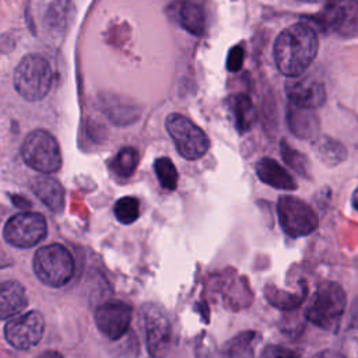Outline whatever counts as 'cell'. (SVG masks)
<instances>
[{
  "mask_svg": "<svg viewBox=\"0 0 358 358\" xmlns=\"http://www.w3.org/2000/svg\"><path fill=\"white\" fill-rule=\"evenodd\" d=\"M319 41L315 29L306 22L287 27L277 36L273 56L277 69L287 77L301 76L315 60Z\"/></svg>",
  "mask_w": 358,
  "mask_h": 358,
  "instance_id": "cell-1",
  "label": "cell"
},
{
  "mask_svg": "<svg viewBox=\"0 0 358 358\" xmlns=\"http://www.w3.org/2000/svg\"><path fill=\"white\" fill-rule=\"evenodd\" d=\"M347 295L343 287L333 281L322 282L310 298L305 317L322 330H337L345 312Z\"/></svg>",
  "mask_w": 358,
  "mask_h": 358,
  "instance_id": "cell-2",
  "label": "cell"
},
{
  "mask_svg": "<svg viewBox=\"0 0 358 358\" xmlns=\"http://www.w3.org/2000/svg\"><path fill=\"white\" fill-rule=\"evenodd\" d=\"M53 70L41 55L31 53L21 59L14 70V88L27 101L43 99L50 91Z\"/></svg>",
  "mask_w": 358,
  "mask_h": 358,
  "instance_id": "cell-3",
  "label": "cell"
},
{
  "mask_svg": "<svg viewBox=\"0 0 358 358\" xmlns=\"http://www.w3.org/2000/svg\"><path fill=\"white\" fill-rule=\"evenodd\" d=\"M32 266L38 280L55 288L66 285L74 274L73 256L59 243L39 248L34 256Z\"/></svg>",
  "mask_w": 358,
  "mask_h": 358,
  "instance_id": "cell-4",
  "label": "cell"
},
{
  "mask_svg": "<svg viewBox=\"0 0 358 358\" xmlns=\"http://www.w3.org/2000/svg\"><path fill=\"white\" fill-rule=\"evenodd\" d=\"M21 155L28 166L41 173H53L62 166V152L57 140L46 130L31 131L21 147Z\"/></svg>",
  "mask_w": 358,
  "mask_h": 358,
  "instance_id": "cell-5",
  "label": "cell"
},
{
  "mask_svg": "<svg viewBox=\"0 0 358 358\" xmlns=\"http://www.w3.org/2000/svg\"><path fill=\"white\" fill-rule=\"evenodd\" d=\"M165 127L178 152L186 159H199L210 148L207 134L189 117L180 113H171L165 120Z\"/></svg>",
  "mask_w": 358,
  "mask_h": 358,
  "instance_id": "cell-6",
  "label": "cell"
},
{
  "mask_svg": "<svg viewBox=\"0 0 358 358\" xmlns=\"http://www.w3.org/2000/svg\"><path fill=\"white\" fill-rule=\"evenodd\" d=\"M277 215L282 231L291 238L306 236L319 225L315 210L294 196H281L277 200Z\"/></svg>",
  "mask_w": 358,
  "mask_h": 358,
  "instance_id": "cell-7",
  "label": "cell"
},
{
  "mask_svg": "<svg viewBox=\"0 0 358 358\" xmlns=\"http://www.w3.org/2000/svg\"><path fill=\"white\" fill-rule=\"evenodd\" d=\"M48 234V224L39 213H20L13 215L4 225L3 236L7 243L28 249L38 245Z\"/></svg>",
  "mask_w": 358,
  "mask_h": 358,
  "instance_id": "cell-8",
  "label": "cell"
},
{
  "mask_svg": "<svg viewBox=\"0 0 358 358\" xmlns=\"http://www.w3.org/2000/svg\"><path fill=\"white\" fill-rule=\"evenodd\" d=\"M141 323L148 352L161 358L166 354L172 340V326L165 310L158 305L145 303L141 308Z\"/></svg>",
  "mask_w": 358,
  "mask_h": 358,
  "instance_id": "cell-9",
  "label": "cell"
},
{
  "mask_svg": "<svg viewBox=\"0 0 358 358\" xmlns=\"http://www.w3.org/2000/svg\"><path fill=\"white\" fill-rule=\"evenodd\" d=\"M43 330L45 320L42 313L31 310L8 320L4 327V337L14 348L28 350L41 341Z\"/></svg>",
  "mask_w": 358,
  "mask_h": 358,
  "instance_id": "cell-10",
  "label": "cell"
},
{
  "mask_svg": "<svg viewBox=\"0 0 358 358\" xmlns=\"http://www.w3.org/2000/svg\"><path fill=\"white\" fill-rule=\"evenodd\" d=\"M95 324L109 340H119L126 334L131 322V308L122 301L101 303L94 312Z\"/></svg>",
  "mask_w": 358,
  "mask_h": 358,
  "instance_id": "cell-11",
  "label": "cell"
},
{
  "mask_svg": "<svg viewBox=\"0 0 358 358\" xmlns=\"http://www.w3.org/2000/svg\"><path fill=\"white\" fill-rule=\"evenodd\" d=\"M285 95L295 106L315 109L324 103L326 87L312 76L289 77L285 81Z\"/></svg>",
  "mask_w": 358,
  "mask_h": 358,
  "instance_id": "cell-12",
  "label": "cell"
},
{
  "mask_svg": "<svg viewBox=\"0 0 358 358\" xmlns=\"http://www.w3.org/2000/svg\"><path fill=\"white\" fill-rule=\"evenodd\" d=\"M74 15V4L71 0H55L49 4L43 15V32L55 42H59L69 31Z\"/></svg>",
  "mask_w": 358,
  "mask_h": 358,
  "instance_id": "cell-13",
  "label": "cell"
},
{
  "mask_svg": "<svg viewBox=\"0 0 358 358\" xmlns=\"http://www.w3.org/2000/svg\"><path fill=\"white\" fill-rule=\"evenodd\" d=\"M101 106L109 120L115 124H130L140 116L138 106L130 99H126L117 94H102Z\"/></svg>",
  "mask_w": 358,
  "mask_h": 358,
  "instance_id": "cell-14",
  "label": "cell"
},
{
  "mask_svg": "<svg viewBox=\"0 0 358 358\" xmlns=\"http://www.w3.org/2000/svg\"><path fill=\"white\" fill-rule=\"evenodd\" d=\"M31 189L35 196L52 211L59 213L64 206V187L50 175H38L31 182Z\"/></svg>",
  "mask_w": 358,
  "mask_h": 358,
  "instance_id": "cell-15",
  "label": "cell"
},
{
  "mask_svg": "<svg viewBox=\"0 0 358 358\" xmlns=\"http://www.w3.org/2000/svg\"><path fill=\"white\" fill-rule=\"evenodd\" d=\"M287 124L289 130L299 138H316L320 122L313 109H306L295 105H289L287 108Z\"/></svg>",
  "mask_w": 358,
  "mask_h": 358,
  "instance_id": "cell-16",
  "label": "cell"
},
{
  "mask_svg": "<svg viewBox=\"0 0 358 358\" xmlns=\"http://www.w3.org/2000/svg\"><path fill=\"white\" fill-rule=\"evenodd\" d=\"M256 175L263 183L280 190H295L298 187L295 179L275 159L268 157L257 161Z\"/></svg>",
  "mask_w": 358,
  "mask_h": 358,
  "instance_id": "cell-17",
  "label": "cell"
},
{
  "mask_svg": "<svg viewBox=\"0 0 358 358\" xmlns=\"http://www.w3.org/2000/svg\"><path fill=\"white\" fill-rule=\"evenodd\" d=\"M25 288L14 280L0 282V319L17 316L27 306Z\"/></svg>",
  "mask_w": 358,
  "mask_h": 358,
  "instance_id": "cell-18",
  "label": "cell"
},
{
  "mask_svg": "<svg viewBox=\"0 0 358 358\" xmlns=\"http://www.w3.org/2000/svg\"><path fill=\"white\" fill-rule=\"evenodd\" d=\"M257 340L259 334L256 331H242L224 344L220 352L221 358H256L255 347Z\"/></svg>",
  "mask_w": 358,
  "mask_h": 358,
  "instance_id": "cell-19",
  "label": "cell"
},
{
  "mask_svg": "<svg viewBox=\"0 0 358 358\" xmlns=\"http://www.w3.org/2000/svg\"><path fill=\"white\" fill-rule=\"evenodd\" d=\"M229 106H231L238 131L245 133L250 130V127L255 124L257 117L252 99L246 94H236L231 96Z\"/></svg>",
  "mask_w": 358,
  "mask_h": 358,
  "instance_id": "cell-20",
  "label": "cell"
},
{
  "mask_svg": "<svg viewBox=\"0 0 358 358\" xmlns=\"http://www.w3.org/2000/svg\"><path fill=\"white\" fill-rule=\"evenodd\" d=\"M308 295V288L305 284L301 285L299 291L296 292H289V291H284L280 288H275L274 285H266L264 287V296L267 299V302L278 309H284V310H292L296 309L299 305H302V302L305 301Z\"/></svg>",
  "mask_w": 358,
  "mask_h": 358,
  "instance_id": "cell-21",
  "label": "cell"
},
{
  "mask_svg": "<svg viewBox=\"0 0 358 358\" xmlns=\"http://www.w3.org/2000/svg\"><path fill=\"white\" fill-rule=\"evenodd\" d=\"M312 148L316 154V157L326 165H330V166H334V165H338L341 164L345 158H347V150L345 147L329 137V136H320V137H316L313 140V144H312Z\"/></svg>",
  "mask_w": 358,
  "mask_h": 358,
  "instance_id": "cell-22",
  "label": "cell"
},
{
  "mask_svg": "<svg viewBox=\"0 0 358 358\" xmlns=\"http://www.w3.org/2000/svg\"><path fill=\"white\" fill-rule=\"evenodd\" d=\"M180 25L192 35H203L206 31V18L201 7L193 1H182L178 8Z\"/></svg>",
  "mask_w": 358,
  "mask_h": 358,
  "instance_id": "cell-23",
  "label": "cell"
},
{
  "mask_svg": "<svg viewBox=\"0 0 358 358\" xmlns=\"http://www.w3.org/2000/svg\"><path fill=\"white\" fill-rule=\"evenodd\" d=\"M137 165H138V152L133 147H123L110 161L112 172L120 178L131 176Z\"/></svg>",
  "mask_w": 358,
  "mask_h": 358,
  "instance_id": "cell-24",
  "label": "cell"
},
{
  "mask_svg": "<svg viewBox=\"0 0 358 358\" xmlns=\"http://www.w3.org/2000/svg\"><path fill=\"white\" fill-rule=\"evenodd\" d=\"M280 151H281V157L284 159V162L292 168L296 173L305 176V178H310V168H309V161L306 158L305 154L299 152L298 150L292 148L291 145H288L284 140L280 143Z\"/></svg>",
  "mask_w": 358,
  "mask_h": 358,
  "instance_id": "cell-25",
  "label": "cell"
},
{
  "mask_svg": "<svg viewBox=\"0 0 358 358\" xmlns=\"http://www.w3.org/2000/svg\"><path fill=\"white\" fill-rule=\"evenodd\" d=\"M154 171L159 185L166 190H173L178 185V171L171 158L159 157L154 162Z\"/></svg>",
  "mask_w": 358,
  "mask_h": 358,
  "instance_id": "cell-26",
  "label": "cell"
},
{
  "mask_svg": "<svg viewBox=\"0 0 358 358\" xmlns=\"http://www.w3.org/2000/svg\"><path fill=\"white\" fill-rule=\"evenodd\" d=\"M113 213L119 222L126 225L131 224L138 218V214H140L138 200L131 196H124L115 203Z\"/></svg>",
  "mask_w": 358,
  "mask_h": 358,
  "instance_id": "cell-27",
  "label": "cell"
},
{
  "mask_svg": "<svg viewBox=\"0 0 358 358\" xmlns=\"http://www.w3.org/2000/svg\"><path fill=\"white\" fill-rule=\"evenodd\" d=\"M344 8L340 6H326V8L315 17V20L317 21L319 27L322 29H330L334 28L336 25L341 24V21L344 20Z\"/></svg>",
  "mask_w": 358,
  "mask_h": 358,
  "instance_id": "cell-28",
  "label": "cell"
},
{
  "mask_svg": "<svg viewBox=\"0 0 358 358\" xmlns=\"http://www.w3.org/2000/svg\"><path fill=\"white\" fill-rule=\"evenodd\" d=\"M194 358H221V354H218L213 340L207 334H203L196 343Z\"/></svg>",
  "mask_w": 358,
  "mask_h": 358,
  "instance_id": "cell-29",
  "label": "cell"
},
{
  "mask_svg": "<svg viewBox=\"0 0 358 358\" xmlns=\"http://www.w3.org/2000/svg\"><path fill=\"white\" fill-rule=\"evenodd\" d=\"M260 358H299L298 354L287 347L270 344L263 348Z\"/></svg>",
  "mask_w": 358,
  "mask_h": 358,
  "instance_id": "cell-30",
  "label": "cell"
},
{
  "mask_svg": "<svg viewBox=\"0 0 358 358\" xmlns=\"http://www.w3.org/2000/svg\"><path fill=\"white\" fill-rule=\"evenodd\" d=\"M245 62V49L239 45L231 48L227 57V69L229 71H238L242 69Z\"/></svg>",
  "mask_w": 358,
  "mask_h": 358,
  "instance_id": "cell-31",
  "label": "cell"
},
{
  "mask_svg": "<svg viewBox=\"0 0 358 358\" xmlns=\"http://www.w3.org/2000/svg\"><path fill=\"white\" fill-rule=\"evenodd\" d=\"M312 358H345L341 352L334 351V350H323L315 354Z\"/></svg>",
  "mask_w": 358,
  "mask_h": 358,
  "instance_id": "cell-32",
  "label": "cell"
},
{
  "mask_svg": "<svg viewBox=\"0 0 358 358\" xmlns=\"http://www.w3.org/2000/svg\"><path fill=\"white\" fill-rule=\"evenodd\" d=\"M11 199H13V201H14V204H15V206H17V207H20V208H27V207H28V206H29V204H31V203H29V201H28V200H25V199H22V197H21V196H17V197H15V196H13V197H11Z\"/></svg>",
  "mask_w": 358,
  "mask_h": 358,
  "instance_id": "cell-33",
  "label": "cell"
},
{
  "mask_svg": "<svg viewBox=\"0 0 358 358\" xmlns=\"http://www.w3.org/2000/svg\"><path fill=\"white\" fill-rule=\"evenodd\" d=\"M351 320H352V324L358 326V299L354 302V306H352V316H351Z\"/></svg>",
  "mask_w": 358,
  "mask_h": 358,
  "instance_id": "cell-34",
  "label": "cell"
},
{
  "mask_svg": "<svg viewBox=\"0 0 358 358\" xmlns=\"http://www.w3.org/2000/svg\"><path fill=\"white\" fill-rule=\"evenodd\" d=\"M39 358H63V357L57 351H45Z\"/></svg>",
  "mask_w": 358,
  "mask_h": 358,
  "instance_id": "cell-35",
  "label": "cell"
},
{
  "mask_svg": "<svg viewBox=\"0 0 358 358\" xmlns=\"http://www.w3.org/2000/svg\"><path fill=\"white\" fill-rule=\"evenodd\" d=\"M351 203H352V207L358 211V187L355 189L354 194H352V199H351Z\"/></svg>",
  "mask_w": 358,
  "mask_h": 358,
  "instance_id": "cell-36",
  "label": "cell"
},
{
  "mask_svg": "<svg viewBox=\"0 0 358 358\" xmlns=\"http://www.w3.org/2000/svg\"><path fill=\"white\" fill-rule=\"evenodd\" d=\"M343 0H327V6H340Z\"/></svg>",
  "mask_w": 358,
  "mask_h": 358,
  "instance_id": "cell-37",
  "label": "cell"
},
{
  "mask_svg": "<svg viewBox=\"0 0 358 358\" xmlns=\"http://www.w3.org/2000/svg\"><path fill=\"white\" fill-rule=\"evenodd\" d=\"M301 1H305V3H319L322 0H301Z\"/></svg>",
  "mask_w": 358,
  "mask_h": 358,
  "instance_id": "cell-38",
  "label": "cell"
}]
</instances>
